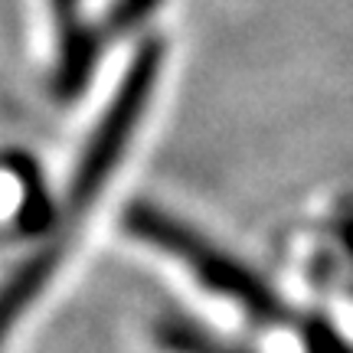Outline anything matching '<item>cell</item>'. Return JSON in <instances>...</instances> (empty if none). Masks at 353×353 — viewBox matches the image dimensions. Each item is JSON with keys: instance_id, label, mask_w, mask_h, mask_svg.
Listing matches in <instances>:
<instances>
[{"instance_id": "6da1fadb", "label": "cell", "mask_w": 353, "mask_h": 353, "mask_svg": "<svg viewBox=\"0 0 353 353\" xmlns=\"http://www.w3.org/2000/svg\"><path fill=\"white\" fill-rule=\"evenodd\" d=\"M125 229L131 236H138L141 242H151L161 252L180 259L200 285L229 298L232 304H239L242 311L252 314L255 321L268 324V321L285 317V304L278 301V294L255 272H249L245 265L236 262L223 249H216L213 242L196 236L180 219L167 216L164 210H157L151 203H134L125 216Z\"/></svg>"}, {"instance_id": "7a4b0ae2", "label": "cell", "mask_w": 353, "mask_h": 353, "mask_svg": "<svg viewBox=\"0 0 353 353\" xmlns=\"http://www.w3.org/2000/svg\"><path fill=\"white\" fill-rule=\"evenodd\" d=\"M161 63H164V43L157 37H148L134 50L125 76H121L112 101H108V108L101 112L99 125H95L85 151L79 157L76 174H72V187H69V206L76 213L85 210L88 203L99 196V190L108 183L114 164L121 161L128 141H131L141 114H144V108H148V101L154 95V85H157V76H161Z\"/></svg>"}, {"instance_id": "3957f363", "label": "cell", "mask_w": 353, "mask_h": 353, "mask_svg": "<svg viewBox=\"0 0 353 353\" xmlns=\"http://www.w3.org/2000/svg\"><path fill=\"white\" fill-rule=\"evenodd\" d=\"M59 33V69H56V92L63 99H76L88 85L92 69L99 63L101 46L108 43L99 26H85L79 17V0H50Z\"/></svg>"}, {"instance_id": "277c9868", "label": "cell", "mask_w": 353, "mask_h": 353, "mask_svg": "<svg viewBox=\"0 0 353 353\" xmlns=\"http://www.w3.org/2000/svg\"><path fill=\"white\" fill-rule=\"evenodd\" d=\"M63 259V242H52L39 249L33 259H26L3 285H0V343L7 341L10 327L26 314V307L37 301V294L50 285L56 265Z\"/></svg>"}, {"instance_id": "5b68a950", "label": "cell", "mask_w": 353, "mask_h": 353, "mask_svg": "<svg viewBox=\"0 0 353 353\" xmlns=\"http://www.w3.org/2000/svg\"><path fill=\"white\" fill-rule=\"evenodd\" d=\"M154 337L170 353H245V350H239V347H232V343L213 337L210 330L196 327V324H190V321H176V317L161 321L157 330H154Z\"/></svg>"}, {"instance_id": "8992f818", "label": "cell", "mask_w": 353, "mask_h": 353, "mask_svg": "<svg viewBox=\"0 0 353 353\" xmlns=\"http://www.w3.org/2000/svg\"><path fill=\"white\" fill-rule=\"evenodd\" d=\"M161 0H114L112 10L105 13V20L99 23V30L105 33V39L125 37L134 26H141L154 10H157Z\"/></svg>"}, {"instance_id": "52a82bcc", "label": "cell", "mask_w": 353, "mask_h": 353, "mask_svg": "<svg viewBox=\"0 0 353 353\" xmlns=\"http://www.w3.org/2000/svg\"><path fill=\"white\" fill-rule=\"evenodd\" d=\"M304 343H307V353H353V347L330 327L327 321H307Z\"/></svg>"}, {"instance_id": "ba28073f", "label": "cell", "mask_w": 353, "mask_h": 353, "mask_svg": "<svg viewBox=\"0 0 353 353\" xmlns=\"http://www.w3.org/2000/svg\"><path fill=\"white\" fill-rule=\"evenodd\" d=\"M341 242H343V249H347L350 259H353V216L341 223Z\"/></svg>"}]
</instances>
